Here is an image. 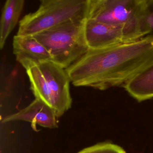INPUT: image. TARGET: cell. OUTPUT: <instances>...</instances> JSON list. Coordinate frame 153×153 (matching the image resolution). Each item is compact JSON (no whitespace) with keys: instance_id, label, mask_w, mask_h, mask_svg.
Here are the masks:
<instances>
[{"instance_id":"1","label":"cell","mask_w":153,"mask_h":153,"mask_svg":"<svg viewBox=\"0 0 153 153\" xmlns=\"http://www.w3.org/2000/svg\"><path fill=\"white\" fill-rule=\"evenodd\" d=\"M153 63V36H146L128 43L90 49L66 69L76 87L105 90L123 86Z\"/></svg>"},{"instance_id":"2","label":"cell","mask_w":153,"mask_h":153,"mask_svg":"<svg viewBox=\"0 0 153 153\" xmlns=\"http://www.w3.org/2000/svg\"><path fill=\"white\" fill-rule=\"evenodd\" d=\"M26 70L35 98L52 108L57 118L62 117L71 108V80L65 69L54 62L48 61Z\"/></svg>"},{"instance_id":"3","label":"cell","mask_w":153,"mask_h":153,"mask_svg":"<svg viewBox=\"0 0 153 153\" xmlns=\"http://www.w3.org/2000/svg\"><path fill=\"white\" fill-rule=\"evenodd\" d=\"M39 8L19 21L17 35L33 36L71 20L87 19L89 0H42Z\"/></svg>"},{"instance_id":"4","label":"cell","mask_w":153,"mask_h":153,"mask_svg":"<svg viewBox=\"0 0 153 153\" xmlns=\"http://www.w3.org/2000/svg\"><path fill=\"white\" fill-rule=\"evenodd\" d=\"M85 20H71L33 36L53 61L67 69L89 50L85 34Z\"/></svg>"},{"instance_id":"5","label":"cell","mask_w":153,"mask_h":153,"mask_svg":"<svg viewBox=\"0 0 153 153\" xmlns=\"http://www.w3.org/2000/svg\"><path fill=\"white\" fill-rule=\"evenodd\" d=\"M144 3L145 0H89L87 19L107 25L138 27Z\"/></svg>"},{"instance_id":"6","label":"cell","mask_w":153,"mask_h":153,"mask_svg":"<svg viewBox=\"0 0 153 153\" xmlns=\"http://www.w3.org/2000/svg\"><path fill=\"white\" fill-rule=\"evenodd\" d=\"M86 41L90 49H100L135 42L142 38L135 26L113 25L87 19Z\"/></svg>"},{"instance_id":"7","label":"cell","mask_w":153,"mask_h":153,"mask_svg":"<svg viewBox=\"0 0 153 153\" xmlns=\"http://www.w3.org/2000/svg\"><path fill=\"white\" fill-rule=\"evenodd\" d=\"M57 116L54 110L41 100L35 98L25 108L3 118L2 123L15 121H24L31 123L33 128L36 124L48 128L58 127Z\"/></svg>"},{"instance_id":"8","label":"cell","mask_w":153,"mask_h":153,"mask_svg":"<svg viewBox=\"0 0 153 153\" xmlns=\"http://www.w3.org/2000/svg\"><path fill=\"white\" fill-rule=\"evenodd\" d=\"M13 47L17 61L26 70L41 62L53 61L47 49L33 36L16 35L13 38Z\"/></svg>"},{"instance_id":"9","label":"cell","mask_w":153,"mask_h":153,"mask_svg":"<svg viewBox=\"0 0 153 153\" xmlns=\"http://www.w3.org/2000/svg\"><path fill=\"white\" fill-rule=\"evenodd\" d=\"M123 88L139 102L153 98V63L126 83Z\"/></svg>"},{"instance_id":"10","label":"cell","mask_w":153,"mask_h":153,"mask_svg":"<svg viewBox=\"0 0 153 153\" xmlns=\"http://www.w3.org/2000/svg\"><path fill=\"white\" fill-rule=\"evenodd\" d=\"M24 0H7L2 9L0 21V48H4L6 41L18 23L24 8Z\"/></svg>"},{"instance_id":"11","label":"cell","mask_w":153,"mask_h":153,"mask_svg":"<svg viewBox=\"0 0 153 153\" xmlns=\"http://www.w3.org/2000/svg\"><path fill=\"white\" fill-rule=\"evenodd\" d=\"M138 26L142 37L148 35L153 36V0H145Z\"/></svg>"},{"instance_id":"12","label":"cell","mask_w":153,"mask_h":153,"mask_svg":"<svg viewBox=\"0 0 153 153\" xmlns=\"http://www.w3.org/2000/svg\"><path fill=\"white\" fill-rule=\"evenodd\" d=\"M77 153H126L121 147L111 142H102L88 147Z\"/></svg>"}]
</instances>
